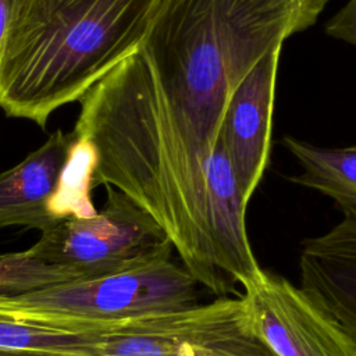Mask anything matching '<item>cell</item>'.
I'll use <instances>...</instances> for the list:
<instances>
[{
  "label": "cell",
  "mask_w": 356,
  "mask_h": 356,
  "mask_svg": "<svg viewBox=\"0 0 356 356\" xmlns=\"http://www.w3.org/2000/svg\"><path fill=\"white\" fill-rule=\"evenodd\" d=\"M78 138L96 152L93 188L111 185L161 225L182 266L218 296L231 288L214 263L209 222V164L181 128L142 50L81 100Z\"/></svg>",
  "instance_id": "6da1fadb"
},
{
  "label": "cell",
  "mask_w": 356,
  "mask_h": 356,
  "mask_svg": "<svg viewBox=\"0 0 356 356\" xmlns=\"http://www.w3.org/2000/svg\"><path fill=\"white\" fill-rule=\"evenodd\" d=\"M328 0H160L142 44L196 153L210 163L245 75L317 21Z\"/></svg>",
  "instance_id": "7a4b0ae2"
},
{
  "label": "cell",
  "mask_w": 356,
  "mask_h": 356,
  "mask_svg": "<svg viewBox=\"0 0 356 356\" xmlns=\"http://www.w3.org/2000/svg\"><path fill=\"white\" fill-rule=\"evenodd\" d=\"M160 0H17L0 31V106L46 128L142 49Z\"/></svg>",
  "instance_id": "3957f363"
},
{
  "label": "cell",
  "mask_w": 356,
  "mask_h": 356,
  "mask_svg": "<svg viewBox=\"0 0 356 356\" xmlns=\"http://www.w3.org/2000/svg\"><path fill=\"white\" fill-rule=\"evenodd\" d=\"M47 325L46 352L79 356H278L243 296L114 323Z\"/></svg>",
  "instance_id": "277c9868"
},
{
  "label": "cell",
  "mask_w": 356,
  "mask_h": 356,
  "mask_svg": "<svg viewBox=\"0 0 356 356\" xmlns=\"http://www.w3.org/2000/svg\"><path fill=\"white\" fill-rule=\"evenodd\" d=\"M197 284L170 252L121 271L0 298V314L51 325L125 321L195 306Z\"/></svg>",
  "instance_id": "5b68a950"
},
{
  "label": "cell",
  "mask_w": 356,
  "mask_h": 356,
  "mask_svg": "<svg viewBox=\"0 0 356 356\" xmlns=\"http://www.w3.org/2000/svg\"><path fill=\"white\" fill-rule=\"evenodd\" d=\"M104 186L107 196L100 211L42 231L29 252L75 267L90 278L129 268L174 249L150 213L122 191Z\"/></svg>",
  "instance_id": "8992f818"
},
{
  "label": "cell",
  "mask_w": 356,
  "mask_h": 356,
  "mask_svg": "<svg viewBox=\"0 0 356 356\" xmlns=\"http://www.w3.org/2000/svg\"><path fill=\"white\" fill-rule=\"evenodd\" d=\"M243 288L256 330L278 356H356V342L300 286L263 270Z\"/></svg>",
  "instance_id": "52a82bcc"
},
{
  "label": "cell",
  "mask_w": 356,
  "mask_h": 356,
  "mask_svg": "<svg viewBox=\"0 0 356 356\" xmlns=\"http://www.w3.org/2000/svg\"><path fill=\"white\" fill-rule=\"evenodd\" d=\"M281 47L266 54L231 93L221 120L220 139L248 204L270 156L275 82Z\"/></svg>",
  "instance_id": "ba28073f"
},
{
  "label": "cell",
  "mask_w": 356,
  "mask_h": 356,
  "mask_svg": "<svg viewBox=\"0 0 356 356\" xmlns=\"http://www.w3.org/2000/svg\"><path fill=\"white\" fill-rule=\"evenodd\" d=\"M300 288L356 342V213L303 242Z\"/></svg>",
  "instance_id": "9c48e42d"
},
{
  "label": "cell",
  "mask_w": 356,
  "mask_h": 356,
  "mask_svg": "<svg viewBox=\"0 0 356 356\" xmlns=\"http://www.w3.org/2000/svg\"><path fill=\"white\" fill-rule=\"evenodd\" d=\"M75 131L53 132L36 150L0 177V227L46 231L60 224L49 204L70 160Z\"/></svg>",
  "instance_id": "30bf717a"
},
{
  "label": "cell",
  "mask_w": 356,
  "mask_h": 356,
  "mask_svg": "<svg viewBox=\"0 0 356 356\" xmlns=\"http://www.w3.org/2000/svg\"><path fill=\"white\" fill-rule=\"evenodd\" d=\"M209 222L214 263L229 281L246 286L263 271L253 254L246 234V203L239 192L238 181L227 150L217 139L209 172Z\"/></svg>",
  "instance_id": "8fae6325"
},
{
  "label": "cell",
  "mask_w": 356,
  "mask_h": 356,
  "mask_svg": "<svg viewBox=\"0 0 356 356\" xmlns=\"http://www.w3.org/2000/svg\"><path fill=\"white\" fill-rule=\"evenodd\" d=\"M282 145L302 167L289 178L293 184L331 197L343 213H356V145L320 147L293 136H284Z\"/></svg>",
  "instance_id": "7c38bea8"
},
{
  "label": "cell",
  "mask_w": 356,
  "mask_h": 356,
  "mask_svg": "<svg viewBox=\"0 0 356 356\" xmlns=\"http://www.w3.org/2000/svg\"><path fill=\"white\" fill-rule=\"evenodd\" d=\"M88 278L81 270L35 256L29 249L0 256V298H15Z\"/></svg>",
  "instance_id": "4fadbf2b"
},
{
  "label": "cell",
  "mask_w": 356,
  "mask_h": 356,
  "mask_svg": "<svg viewBox=\"0 0 356 356\" xmlns=\"http://www.w3.org/2000/svg\"><path fill=\"white\" fill-rule=\"evenodd\" d=\"M95 168L96 152L93 146L78 138L49 204L50 213L58 222L68 218L90 217L97 213L90 199Z\"/></svg>",
  "instance_id": "5bb4252c"
},
{
  "label": "cell",
  "mask_w": 356,
  "mask_h": 356,
  "mask_svg": "<svg viewBox=\"0 0 356 356\" xmlns=\"http://www.w3.org/2000/svg\"><path fill=\"white\" fill-rule=\"evenodd\" d=\"M327 35L356 46V0H349L325 25Z\"/></svg>",
  "instance_id": "9a60e30c"
},
{
  "label": "cell",
  "mask_w": 356,
  "mask_h": 356,
  "mask_svg": "<svg viewBox=\"0 0 356 356\" xmlns=\"http://www.w3.org/2000/svg\"><path fill=\"white\" fill-rule=\"evenodd\" d=\"M0 356H79L56 352H33V350H0Z\"/></svg>",
  "instance_id": "2e32d148"
}]
</instances>
